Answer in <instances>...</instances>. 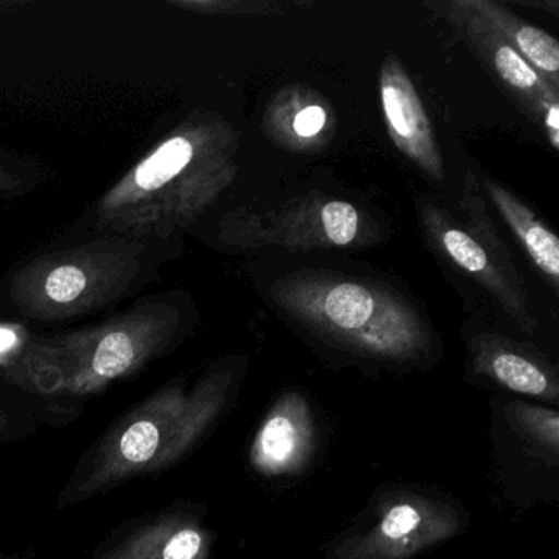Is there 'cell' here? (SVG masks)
Segmentation results:
<instances>
[{"label": "cell", "instance_id": "1", "mask_svg": "<svg viewBox=\"0 0 559 559\" xmlns=\"http://www.w3.org/2000/svg\"><path fill=\"white\" fill-rule=\"evenodd\" d=\"M238 146L222 117L189 119L106 195L104 222L139 235L189 227L237 178Z\"/></svg>", "mask_w": 559, "mask_h": 559}, {"label": "cell", "instance_id": "2", "mask_svg": "<svg viewBox=\"0 0 559 559\" xmlns=\"http://www.w3.org/2000/svg\"><path fill=\"white\" fill-rule=\"evenodd\" d=\"M230 372H211L192 388L173 382L127 412L71 477L61 503L86 500L181 461L224 411Z\"/></svg>", "mask_w": 559, "mask_h": 559}, {"label": "cell", "instance_id": "3", "mask_svg": "<svg viewBox=\"0 0 559 559\" xmlns=\"http://www.w3.org/2000/svg\"><path fill=\"white\" fill-rule=\"evenodd\" d=\"M270 296L312 335L356 355L411 362L433 343L430 325L407 299L369 281L304 270L274 281Z\"/></svg>", "mask_w": 559, "mask_h": 559}, {"label": "cell", "instance_id": "4", "mask_svg": "<svg viewBox=\"0 0 559 559\" xmlns=\"http://www.w3.org/2000/svg\"><path fill=\"white\" fill-rule=\"evenodd\" d=\"M178 312L142 310L91 332L63 336L35 349L44 374H55V391L84 395L135 374L175 338Z\"/></svg>", "mask_w": 559, "mask_h": 559}, {"label": "cell", "instance_id": "5", "mask_svg": "<svg viewBox=\"0 0 559 559\" xmlns=\"http://www.w3.org/2000/svg\"><path fill=\"white\" fill-rule=\"evenodd\" d=\"M221 238L245 250L274 247L300 253L368 247L374 231L352 202L310 194L277 207L237 209L222 221Z\"/></svg>", "mask_w": 559, "mask_h": 559}, {"label": "cell", "instance_id": "6", "mask_svg": "<svg viewBox=\"0 0 559 559\" xmlns=\"http://www.w3.org/2000/svg\"><path fill=\"white\" fill-rule=\"evenodd\" d=\"M450 503L399 492L379 506L371 526L333 546L329 559H408L447 542L461 530Z\"/></svg>", "mask_w": 559, "mask_h": 559}, {"label": "cell", "instance_id": "7", "mask_svg": "<svg viewBox=\"0 0 559 559\" xmlns=\"http://www.w3.org/2000/svg\"><path fill=\"white\" fill-rule=\"evenodd\" d=\"M420 218L428 241L444 260L486 289L523 332L532 333L536 329V319L530 312L519 274L503 270L479 240L443 209L424 205Z\"/></svg>", "mask_w": 559, "mask_h": 559}, {"label": "cell", "instance_id": "8", "mask_svg": "<svg viewBox=\"0 0 559 559\" xmlns=\"http://www.w3.org/2000/svg\"><path fill=\"white\" fill-rule=\"evenodd\" d=\"M430 8L437 9L447 19L448 24L466 41L467 47L493 71L533 119L542 122L549 109L559 107V91L552 90L542 74L496 32L469 14L460 4V0L448 4H433Z\"/></svg>", "mask_w": 559, "mask_h": 559}, {"label": "cell", "instance_id": "9", "mask_svg": "<svg viewBox=\"0 0 559 559\" xmlns=\"http://www.w3.org/2000/svg\"><path fill=\"white\" fill-rule=\"evenodd\" d=\"M379 90L385 129L395 148L428 178L443 181V155L438 148L430 117L404 64L394 55H388L382 63Z\"/></svg>", "mask_w": 559, "mask_h": 559}, {"label": "cell", "instance_id": "10", "mask_svg": "<svg viewBox=\"0 0 559 559\" xmlns=\"http://www.w3.org/2000/svg\"><path fill=\"white\" fill-rule=\"evenodd\" d=\"M317 443L309 402L299 392L281 395L261 421L250 448V463L263 476H289L306 469Z\"/></svg>", "mask_w": 559, "mask_h": 559}, {"label": "cell", "instance_id": "11", "mask_svg": "<svg viewBox=\"0 0 559 559\" xmlns=\"http://www.w3.org/2000/svg\"><path fill=\"white\" fill-rule=\"evenodd\" d=\"M211 535L194 516L159 513L140 523L99 559H209Z\"/></svg>", "mask_w": 559, "mask_h": 559}, {"label": "cell", "instance_id": "12", "mask_svg": "<svg viewBox=\"0 0 559 559\" xmlns=\"http://www.w3.org/2000/svg\"><path fill=\"white\" fill-rule=\"evenodd\" d=\"M100 258L96 254H78L32 276L28 302L37 307L35 312L67 316L106 294L116 281L107 276L110 271L104 261L97 263Z\"/></svg>", "mask_w": 559, "mask_h": 559}, {"label": "cell", "instance_id": "13", "mask_svg": "<svg viewBox=\"0 0 559 559\" xmlns=\"http://www.w3.org/2000/svg\"><path fill=\"white\" fill-rule=\"evenodd\" d=\"M474 369L503 389L556 404L559 384L556 372L532 353L510 340L479 336L473 345Z\"/></svg>", "mask_w": 559, "mask_h": 559}, {"label": "cell", "instance_id": "14", "mask_svg": "<svg viewBox=\"0 0 559 559\" xmlns=\"http://www.w3.org/2000/svg\"><path fill=\"white\" fill-rule=\"evenodd\" d=\"M264 130L283 148L313 152L332 136L333 122L322 96L307 87L290 86L267 107Z\"/></svg>", "mask_w": 559, "mask_h": 559}, {"label": "cell", "instance_id": "15", "mask_svg": "<svg viewBox=\"0 0 559 559\" xmlns=\"http://www.w3.org/2000/svg\"><path fill=\"white\" fill-rule=\"evenodd\" d=\"M480 189H484L506 225H509L536 270L551 284L552 289L558 290L559 240L551 228L519 195L496 179L484 176Z\"/></svg>", "mask_w": 559, "mask_h": 559}, {"label": "cell", "instance_id": "16", "mask_svg": "<svg viewBox=\"0 0 559 559\" xmlns=\"http://www.w3.org/2000/svg\"><path fill=\"white\" fill-rule=\"evenodd\" d=\"M460 4L525 58L552 90L559 91V45L555 37L526 24L499 2L460 0Z\"/></svg>", "mask_w": 559, "mask_h": 559}, {"label": "cell", "instance_id": "17", "mask_svg": "<svg viewBox=\"0 0 559 559\" xmlns=\"http://www.w3.org/2000/svg\"><path fill=\"white\" fill-rule=\"evenodd\" d=\"M507 415L513 427L520 428L525 437L535 441L543 450L556 456L559 451V415L549 408L513 402L507 407Z\"/></svg>", "mask_w": 559, "mask_h": 559}, {"label": "cell", "instance_id": "18", "mask_svg": "<svg viewBox=\"0 0 559 559\" xmlns=\"http://www.w3.org/2000/svg\"><path fill=\"white\" fill-rule=\"evenodd\" d=\"M181 8L201 14H267L273 4L266 2H182Z\"/></svg>", "mask_w": 559, "mask_h": 559}, {"label": "cell", "instance_id": "19", "mask_svg": "<svg viewBox=\"0 0 559 559\" xmlns=\"http://www.w3.org/2000/svg\"><path fill=\"white\" fill-rule=\"evenodd\" d=\"M17 342V335L12 330L0 329V353L8 352Z\"/></svg>", "mask_w": 559, "mask_h": 559}, {"label": "cell", "instance_id": "20", "mask_svg": "<svg viewBox=\"0 0 559 559\" xmlns=\"http://www.w3.org/2000/svg\"><path fill=\"white\" fill-rule=\"evenodd\" d=\"M516 4L526 5V8H551L552 11H558V2H555V0L552 2H545V4H542V2H516Z\"/></svg>", "mask_w": 559, "mask_h": 559}, {"label": "cell", "instance_id": "21", "mask_svg": "<svg viewBox=\"0 0 559 559\" xmlns=\"http://www.w3.org/2000/svg\"><path fill=\"white\" fill-rule=\"evenodd\" d=\"M9 415L8 412L4 411V408L0 407V435L4 433L5 430L9 428Z\"/></svg>", "mask_w": 559, "mask_h": 559}]
</instances>
